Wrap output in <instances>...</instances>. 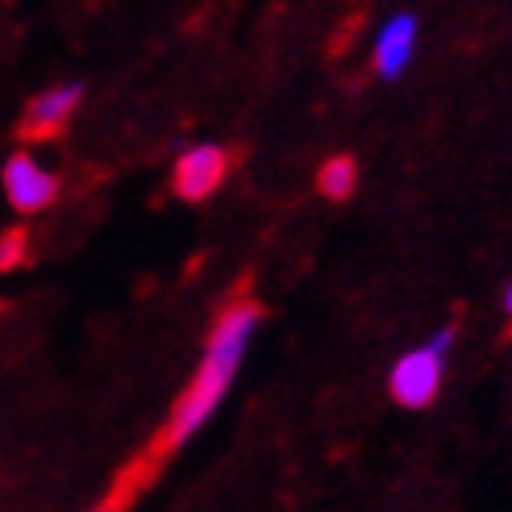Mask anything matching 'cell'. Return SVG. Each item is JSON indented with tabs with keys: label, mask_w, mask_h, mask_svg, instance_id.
Masks as SVG:
<instances>
[{
	"label": "cell",
	"mask_w": 512,
	"mask_h": 512,
	"mask_svg": "<svg viewBox=\"0 0 512 512\" xmlns=\"http://www.w3.org/2000/svg\"><path fill=\"white\" fill-rule=\"evenodd\" d=\"M96 512H121V500H109V504H100Z\"/></svg>",
	"instance_id": "obj_9"
},
{
	"label": "cell",
	"mask_w": 512,
	"mask_h": 512,
	"mask_svg": "<svg viewBox=\"0 0 512 512\" xmlns=\"http://www.w3.org/2000/svg\"><path fill=\"white\" fill-rule=\"evenodd\" d=\"M21 254H25V234H17V229H9L5 238H0V271H9L21 263Z\"/></svg>",
	"instance_id": "obj_8"
},
{
	"label": "cell",
	"mask_w": 512,
	"mask_h": 512,
	"mask_svg": "<svg viewBox=\"0 0 512 512\" xmlns=\"http://www.w3.org/2000/svg\"><path fill=\"white\" fill-rule=\"evenodd\" d=\"M388 388H392L396 404H404V408H429L442 392V354L429 346L408 350L392 367Z\"/></svg>",
	"instance_id": "obj_3"
},
{
	"label": "cell",
	"mask_w": 512,
	"mask_h": 512,
	"mask_svg": "<svg viewBox=\"0 0 512 512\" xmlns=\"http://www.w3.org/2000/svg\"><path fill=\"white\" fill-rule=\"evenodd\" d=\"M0 184H5V196L17 213H42L59 200V175L50 167H42L30 150L9 155L5 171H0Z\"/></svg>",
	"instance_id": "obj_2"
},
{
	"label": "cell",
	"mask_w": 512,
	"mask_h": 512,
	"mask_svg": "<svg viewBox=\"0 0 512 512\" xmlns=\"http://www.w3.org/2000/svg\"><path fill=\"white\" fill-rule=\"evenodd\" d=\"M504 313H508V321H512V288H508V296H504Z\"/></svg>",
	"instance_id": "obj_10"
},
{
	"label": "cell",
	"mask_w": 512,
	"mask_h": 512,
	"mask_svg": "<svg viewBox=\"0 0 512 512\" xmlns=\"http://www.w3.org/2000/svg\"><path fill=\"white\" fill-rule=\"evenodd\" d=\"M413 46H417V17L413 13H396L388 25L379 30V42H375V71L379 75H400L413 59Z\"/></svg>",
	"instance_id": "obj_6"
},
{
	"label": "cell",
	"mask_w": 512,
	"mask_h": 512,
	"mask_svg": "<svg viewBox=\"0 0 512 512\" xmlns=\"http://www.w3.org/2000/svg\"><path fill=\"white\" fill-rule=\"evenodd\" d=\"M225 175H229V155L221 146H192L175 159L171 188H175V196L196 204V200H209L221 188Z\"/></svg>",
	"instance_id": "obj_4"
},
{
	"label": "cell",
	"mask_w": 512,
	"mask_h": 512,
	"mask_svg": "<svg viewBox=\"0 0 512 512\" xmlns=\"http://www.w3.org/2000/svg\"><path fill=\"white\" fill-rule=\"evenodd\" d=\"M80 100H84V88H80V84H55V88L38 92V96L30 100V109H25L21 134H30V138L59 134L63 125L75 117V109H80Z\"/></svg>",
	"instance_id": "obj_5"
},
{
	"label": "cell",
	"mask_w": 512,
	"mask_h": 512,
	"mask_svg": "<svg viewBox=\"0 0 512 512\" xmlns=\"http://www.w3.org/2000/svg\"><path fill=\"white\" fill-rule=\"evenodd\" d=\"M358 188V163L350 155H338V159H329L321 171H317V192L325 200H346L354 196Z\"/></svg>",
	"instance_id": "obj_7"
},
{
	"label": "cell",
	"mask_w": 512,
	"mask_h": 512,
	"mask_svg": "<svg viewBox=\"0 0 512 512\" xmlns=\"http://www.w3.org/2000/svg\"><path fill=\"white\" fill-rule=\"evenodd\" d=\"M259 321H263V309L254 300L229 304V309L217 317L213 334H209V350H204L200 367H196V375L188 383V392L175 400V413H171L167 429L159 433V442H155L159 454L179 450L204 421L217 413V404L225 400L229 383H234V371H238V363H242V354H246V346L254 338V329H259Z\"/></svg>",
	"instance_id": "obj_1"
}]
</instances>
